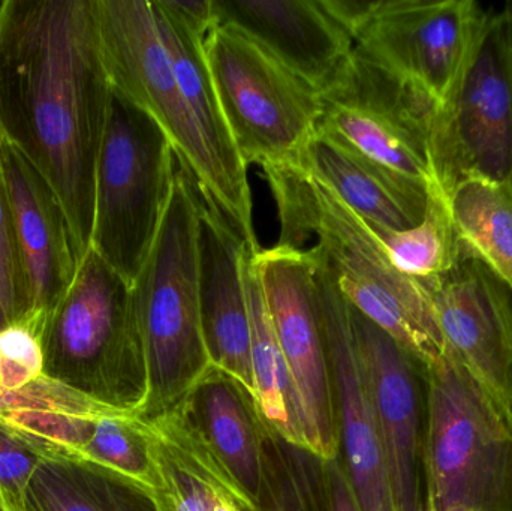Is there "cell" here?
I'll return each instance as SVG.
<instances>
[{"mask_svg":"<svg viewBox=\"0 0 512 511\" xmlns=\"http://www.w3.org/2000/svg\"><path fill=\"white\" fill-rule=\"evenodd\" d=\"M110 98L95 0H5L0 129L56 192L78 264L92 239Z\"/></svg>","mask_w":512,"mask_h":511,"instance_id":"6da1fadb","label":"cell"},{"mask_svg":"<svg viewBox=\"0 0 512 511\" xmlns=\"http://www.w3.org/2000/svg\"><path fill=\"white\" fill-rule=\"evenodd\" d=\"M276 201V245L307 248L349 305L384 330L423 368L441 360L444 338L418 279L394 269L366 221L303 162L261 168Z\"/></svg>","mask_w":512,"mask_h":511,"instance_id":"7a4b0ae2","label":"cell"},{"mask_svg":"<svg viewBox=\"0 0 512 511\" xmlns=\"http://www.w3.org/2000/svg\"><path fill=\"white\" fill-rule=\"evenodd\" d=\"M198 213L200 192L179 164L161 227L131 288L143 360L141 419L185 402L215 368L201 321Z\"/></svg>","mask_w":512,"mask_h":511,"instance_id":"3957f363","label":"cell"},{"mask_svg":"<svg viewBox=\"0 0 512 511\" xmlns=\"http://www.w3.org/2000/svg\"><path fill=\"white\" fill-rule=\"evenodd\" d=\"M423 377L424 511H512V408L450 351Z\"/></svg>","mask_w":512,"mask_h":511,"instance_id":"277c9868","label":"cell"},{"mask_svg":"<svg viewBox=\"0 0 512 511\" xmlns=\"http://www.w3.org/2000/svg\"><path fill=\"white\" fill-rule=\"evenodd\" d=\"M44 377L117 408L137 410L143 360L132 290L93 249L41 332Z\"/></svg>","mask_w":512,"mask_h":511,"instance_id":"5b68a950","label":"cell"},{"mask_svg":"<svg viewBox=\"0 0 512 511\" xmlns=\"http://www.w3.org/2000/svg\"><path fill=\"white\" fill-rule=\"evenodd\" d=\"M177 165L176 150L164 129L111 89L96 164L90 249L131 288L164 219Z\"/></svg>","mask_w":512,"mask_h":511,"instance_id":"8992f818","label":"cell"},{"mask_svg":"<svg viewBox=\"0 0 512 511\" xmlns=\"http://www.w3.org/2000/svg\"><path fill=\"white\" fill-rule=\"evenodd\" d=\"M204 50L243 162L265 168L300 161L318 129L319 93L233 27L216 26Z\"/></svg>","mask_w":512,"mask_h":511,"instance_id":"52a82bcc","label":"cell"},{"mask_svg":"<svg viewBox=\"0 0 512 511\" xmlns=\"http://www.w3.org/2000/svg\"><path fill=\"white\" fill-rule=\"evenodd\" d=\"M99 50L111 89L149 113L173 143L180 167L206 204L236 231L227 186L174 75L149 0H95Z\"/></svg>","mask_w":512,"mask_h":511,"instance_id":"ba28073f","label":"cell"},{"mask_svg":"<svg viewBox=\"0 0 512 511\" xmlns=\"http://www.w3.org/2000/svg\"><path fill=\"white\" fill-rule=\"evenodd\" d=\"M321 98L318 134L361 161L442 192L433 161L438 110L420 93L354 48Z\"/></svg>","mask_w":512,"mask_h":511,"instance_id":"9c48e42d","label":"cell"},{"mask_svg":"<svg viewBox=\"0 0 512 511\" xmlns=\"http://www.w3.org/2000/svg\"><path fill=\"white\" fill-rule=\"evenodd\" d=\"M490 15L474 0H376L354 48L424 96L441 117L465 80Z\"/></svg>","mask_w":512,"mask_h":511,"instance_id":"30bf717a","label":"cell"},{"mask_svg":"<svg viewBox=\"0 0 512 511\" xmlns=\"http://www.w3.org/2000/svg\"><path fill=\"white\" fill-rule=\"evenodd\" d=\"M255 264L277 341L303 419L306 449L322 461L340 455L336 392L316 303V266L309 249L274 245Z\"/></svg>","mask_w":512,"mask_h":511,"instance_id":"8fae6325","label":"cell"},{"mask_svg":"<svg viewBox=\"0 0 512 511\" xmlns=\"http://www.w3.org/2000/svg\"><path fill=\"white\" fill-rule=\"evenodd\" d=\"M433 161L444 195L469 176L511 182L512 44L504 12H492L451 107L436 119Z\"/></svg>","mask_w":512,"mask_h":511,"instance_id":"7c38bea8","label":"cell"},{"mask_svg":"<svg viewBox=\"0 0 512 511\" xmlns=\"http://www.w3.org/2000/svg\"><path fill=\"white\" fill-rule=\"evenodd\" d=\"M355 344L384 447L396 511H424L423 366L351 306Z\"/></svg>","mask_w":512,"mask_h":511,"instance_id":"4fadbf2b","label":"cell"},{"mask_svg":"<svg viewBox=\"0 0 512 511\" xmlns=\"http://www.w3.org/2000/svg\"><path fill=\"white\" fill-rule=\"evenodd\" d=\"M423 284L445 350L484 389L512 408V297L507 285L475 258Z\"/></svg>","mask_w":512,"mask_h":511,"instance_id":"5bb4252c","label":"cell"},{"mask_svg":"<svg viewBox=\"0 0 512 511\" xmlns=\"http://www.w3.org/2000/svg\"><path fill=\"white\" fill-rule=\"evenodd\" d=\"M315 266L316 303L336 392L340 458L361 511H396L384 447L355 344L351 305L330 273L316 261Z\"/></svg>","mask_w":512,"mask_h":511,"instance_id":"9a60e30c","label":"cell"},{"mask_svg":"<svg viewBox=\"0 0 512 511\" xmlns=\"http://www.w3.org/2000/svg\"><path fill=\"white\" fill-rule=\"evenodd\" d=\"M152 5L177 83L233 201L237 234L245 243H258L248 165L234 146L204 50L206 36L218 26L213 0Z\"/></svg>","mask_w":512,"mask_h":511,"instance_id":"2e32d148","label":"cell"},{"mask_svg":"<svg viewBox=\"0 0 512 511\" xmlns=\"http://www.w3.org/2000/svg\"><path fill=\"white\" fill-rule=\"evenodd\" d=\"M0 149L29 294V311L17 324L41 338L45 320L74 281L77 258L65 210L50 183L3 132Z\"/></svg>","mask_w":512,"mask_h":511,"instance_id":"e0dca14e","label":"cell"},{"mask_svg":"<svg viewBox=\"0 0 512 511\" xmlns=\"http://www.w3.org/2000/svg\"><path fill=\"white\" fill-rule=\"evenodd\" d=\"M243 254L245 242L200 194L198 264L201 321L207 351L213 366L237 381L254 402L251 318L243 278Z\"/></svg>","mask_w":512,"mask_h":511,"instance_id":"ac0fdd59","label":"cell"},{"mask_svg":"<svg viewBox=\"0 0 512 511\" xmlns=\"http://www.w3.org/2000/svg\"><path fill=\"white\" fill-rule=\"evenodd\" d=\"M218 26L233 27L270 51L316 92L337 80L354 39L321 0H213Z\"/></svg>","mask_w":512,"mask_h":511,"instance_id":"d6986e66","label":"cell"},{"mask_svg":"<svg viewBox=\"0 0 512 511\" xmlns=\"http://www.w3.org/2000/svg\"><path fill=\"white\" fill-rule=\"evenodd\" d=\"M144 420L155 486V511H258L204 437L188 399Z\"/></svg>","mask_w":512,"mask_h":511,"instance_id":"ffe728a7","label":"cell"},{"mask_svg":"<svg viewBox=\"0 0 512 511\" xmlns=\"http://www.w3.org/2000/svg\"><path fill=\"white\" fill-rule=\"evenodd\" d=\"M300 162L367 224L402 231L424 218L429 200L426 189L361 161L318 132Z\"/></svg>","mask_w":512,"mask_h":511,"instance_id":"44dd1931","label":"cell"},{"mask_svg":"<svg viewBox=\"0 0 512 511\" xmlns=\"http://www.w3.org/2000/svg\"><path fill=\"white\" fill-rule=\"evenodd\" d=\"M188 401L213 452L258 509L267 428L251 396L233 378L213 368Z\"/></svg>","mask_w":512,"mask_h":511,"instance_id":"7402d4cb","label":"cell"},{"mask_svg":"<svg viewBox=\"0 0 512 511\" xmlns=\"http://www.w3.org/2000/svg\"><path fill=\"white\" fill-rule=\"evenodd\" d=\"M259 248V243H245L243 254V278L251 318L254 404L268 431L274 432L288 443L306 449L297 393L282 348L277 341L256 269L255 252Z\"/></svg>","mask_w":512,"mask_h":511,"instance_id":"603a6c76","label":"cell"},{"mask_svg":"<svg viewBox=\"0 0 512 511\" xmlns=\"http://www.w3.org/2000/svg\"><path fill=\"white\" fill-rule=\"evenodd\" d=\"M35 440L41 444L42 461L27 491L26 511H155L137 489Z\"/></svg>","mask_w":512,"mask_h":511,"instance_id":"cb8c5ba5","label":"cell"},{"mask_svg":"<svg viewBox=\"0 0 512 511\" xmlns=\"http://www.w3.org/2000/svg\"><path fill=\"white\" fill-rule=\"evenodd\" d=\"M445 198L463 255L481 261L512 293L511 182L469 176Z\"/></svg>","mask_w":512,"mask_h":511,"instance_id":"d4e9b609","label":"cell"},{"mask_svg":"<svg viewBox=\"0 0 512 511\" xmlns=\"http://www.w3.org/2000/svg\"><path fill=\"white\" fill-rule=\"evenodd\" d=\"M394 269L412 279L447 275L466 258L454 230L447 198L432 192L420 224L408 230L391 231L370 225Z\"/></svg>","mask_w":512,"mask_h":511,"instance_id":"484cf974","label":"cell"},{"mask_svg":"<svg viewBox=\"0 0 512 511\" xmlns=\"http://www.w3.org/2000/svg\"><path fill=\"white\" fill-rule=\"evenodd\" d=\"M258 511H331L325 461L267 429Z\"/></svg>","mask_w":512,"mask_h":511,"instance_id":"4316f807","label":"cell"},{"mask_svg":"<svg viewBox=\"0 0 512 511\" xmlns=\"http://www.w3.org/2000/svg\"><path fill=\"white\" fill-rule=\"evenodd\" d=\"M63 453L93 465L146 497L155 486L149 438L138 413L101 417L92 437L80 450Z\"/></svg>","mask_w":512,"mask_h":511,"instance_id":"83f0119b","label":"cell"},{"mask_svg":"<svg viewBox=\"0 0 512 511\" xmlns=\"http://www.w3.org/2000/svg\"><path fill=\"white\" fill-rule=\"evenodd\" d=\"M2 144V129H0ZM29 311L26 272L15 236L14 216L0 149V330L21 323Z\"/></svg>","mask_w":512,"mask_h":511,"instance_id":"f1b7e54d","label":"cell"},{"mask_svg":"<svg viewBox=\"0 0 512 511\" xmlns=\"http://www.w3.org/2000/svg\"><path fill=\"white\" fill-rule=\"evenodd\" d=\"M41 461V444L0 416V503L6 511H26L27 491Z\"/></svg>","mask_w":512,"mask_h":511,"instance_id":"f546056e","label":"cell"},{"mask_svg":"<svg viewBox=\"0 0 512 511\" xmlns=\"http://www.w3.org/2000/svg\"><path fill=\"white\" fill-rule=\"evenodd\" d=\"M2 419L29 437L45 441L63 452H77L92 437L101 417L74 416L54 411L15 410Z\"/></svg>","mask_w":512,"mask_h":511,"instance_id":"4dcf8cb0","label":"cell"},{"mask_svg":"<svg viewBox=\"0 0 512 511\" xmlns=\"http://www.w3.org/2000/svg\"><path fill=\"white\" fill-rule=\"evenodd\" d=\"M44 375L41 338L23 324L0 330V390L18 392Z\"/></svg>","mask_w":512,"mask_h":511,"instance_id":"1f68e13d","label":"cell"},{"mask_svg":"<svg viewBox=\"0 0 512 511\" xmlns=\"http://www.w3.org/2000/svg\"><path fill=\"white\" fill-rule=\"evenodd\" d=\"M15 410L54 411L87 416L92 413L93 402L71 387L48 380L42 375L38 381L18 392L0 390V416Z\"/></svg>","mask_w":512,"mask_h":511,"instance_id":"d6a6232c","label":"cell"},{"mask_svg":"<svg viewBox=\"0 0 512 511\" xmlns=\"http://www.w3.org/2000/svg\"><path fill=\"white\" fill-rule=\"evenodd\" d=\"M331 511H361L340 455L325 461Z\"/></svg>","mask_w":512,"mask_h":511,"instance_id":"836d02e7","label":"cell"},{"mask_svg":"<svg viewBox=\"0 0 512 511\" xmlns=\"http://www.w3.org/2000/svg\"><path fill=\"white\" fill-rule=\"evenodd\" d=\"M502 12H504L505 18H507L508 29H510L511 44H512V2L507 3V5L504 6V9H502ZM511 185H512V177H511Z\"/></svg>","mask_w":512,"mask_h":511,"instance_id":"e575fe53","label":"cell"},{"mask_svg":"<svg viewBox=\"0 0 512 511\" xmlns=\"http://www.w3.org/2000/svg\"><path fill=\"white\" fill-rule=\"evenodd\" d=\"M3 3H5V0H0V12H2Z\"/></svg>","mask_w":512,"mask_h":511,"instance_id":"d590c367","label":"cell"},{"mask_svg":"<svg viewBox=\"0 0 512 511\" xmlns=\"http://www.w3.org/2000/svg\"><path fill=\"white\" fill-rule=\"evenodd\" d=\"M0 511H6V510H5V507H3V504H2V503H0Z\"/></svg>","mask_w":512,"mask_h":511,"instance_id":"8d00e7d4","label":"cell"}]
</instances>
